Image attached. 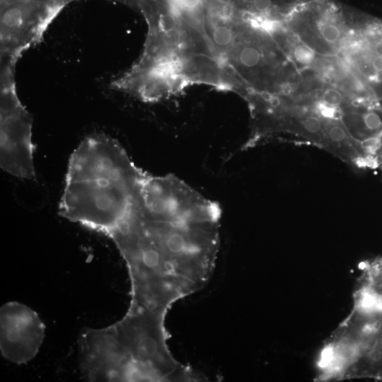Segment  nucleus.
Segmentation results:
<instances>
[{
    "label": "nucleus",
    "instance_id": "1",
    "mask_svg": "<svg viewBox=\"0 0 382 382\" xmlns=\"http://www.w3.org/2000/svg\"><path fill=\"white\" fill-rule=\"evenodd\" d=\"M142 179L126 215L108 237L127 268L128 310L167 314L211 279L221 209L173 174L146 173Z\"/></svg>",
    "mask_w": 382,
    "mask_h": 382
},
{
    "label": "nucleus",
    "instance_id": "2",
    "mask_svg": "<svg viewBox=\"0 0 382 382\" xmlns=\"http://www.w3.org/2000/svg\"><path fill=\"white\" fill-rule=\"evenodd\" d=\"M166 318L129 314L104 328H86L79 337V364L90 381H203L178 361L168 345Z\"/></svg>",
    "mask_w": 382,
    "mask_h": 382
},
{
    "label": "nucleus",
    "instance_id": "3",
    "mask_svg": "<svg viewBox=\"0 0 382 382\" xmlns=\"http://www.w3.org/2000/svg\"><path fill=\"white\" fill-rule=\"evenodd\" d=\"M144 172L116 140L88 137L69 158L59 213L108 236L127 214Z\"/></svg>",
    "mask_w": 382,
    "mask_h": 382
},
{
    "label": "nucleus",
    "instance_id": "4",
    "mask_svg": "<svg viewBox=\"0 0 382 382\" xmlns=\"http://www.w3.org/2000/svg\"><path fill=\"white\" fill-rule=\"evenodd\" d=\"M0 164L3 170L22 179L35 180L31 120L14 97L1 101Z\"/></svg>",
    "mask_w": 382,
    "mask_h": 382
},
{
    "label": "nucleus",
    "instance_id": "5",
    "mask_svg": "<svg viewBox=\"0 0 382 382\" xmlns=\"http://www.w3.org/2000/svg\"><path fill=\"white\" fill-rule=\"evenodd\" d=\"M45 326L38 314L23 303L11 301L0 310V349L8 361L25 364L39 352Z\"/></svg>",
    "mask_w": 382,
    "mask_h": 382
},
{
    "label": "nucleus",
    "instance_id": "6",
    "mask_svg": "<svg viewBox=\"0 0 382 382\" xmlns=\"http://www.w3.org/2000/svg\"><path fill=\"white\" fill-rule=\"evenodd\" d=\"M374 161L375 167H379L382 169V139L374 154Z\"/></svg>",
    "mask_w": 382,
    "mask_h": 382
}]
</instances>
